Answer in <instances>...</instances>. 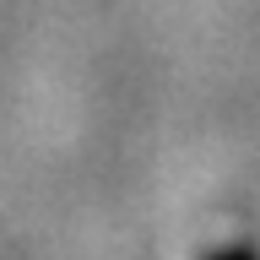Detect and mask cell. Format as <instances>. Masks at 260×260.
<instances>
[{
	"mask_svg": "<svg viewBox=\"0 0 260 260\" xmlns=\"http://www.w3.org/2000/svg\"><path fill=\"white\" fill-rule=\"evenodd\" d=\"M206 260H260V255L249 249V244H228V249H211Z\"/></svg>",
	"mask_w": 260,
	"mask_h": 260,
	"instance_id": "6da1fadb",
	"label": "cell"
}]
</instances>
